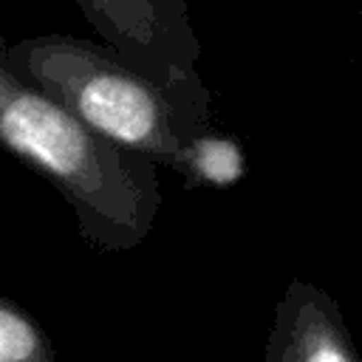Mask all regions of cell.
<instances>
[{
	"mask_svg": "<svg viewBox=\"0 0 362 362\" xmlns=\"http://www.w3.org/2000/svg\"><path fill=\"white\" fill-rule=\"evenodd\" d=\"M0 147L42 175L74 209L79 238L102 252L144 243L158 209V164L85 127L57 99L17 76L0 34Z\"/></svg>",
	"mask_w": 362,
	"mask_h": 362,
	"instance_id": "6da1fadb",
	"label": "cell"
},
{
	"mask_svg": "<svg viewBox=\"0 0 362 362\" xmlns=\"http://www.w3.org/2000/svg\"><path fill=\"white\" fill-rule=\"evenodd\" d=\"M8 65L105 141L178 170L189 139L181 113L110 45L74 34H37L8 48Z\"/></svg>",
	"mask_w": 362,
	"mask_h": 362,
	"instance_id": "7a4b0ae2",
	"label": "cell"
},
{
	"mask_svg": "<svg viewBox=\"0 0 362 362\" xmlns=\"http://www.w3.org/2000/svg\"><path fill=\"white\" fill-rule=\"evenodd\" d=\"M122 59L153 79L192 136L212 127V96L198 71L204 54L187 0H74Z\"/></svg>",
	"mask_w": 362,
	"mask_h": 362,
	"instance_id": "3957f363",
	"label": "cell"
},
{
	"mask_svg": "<svg viewBox=\"0 0 362 362\" xmlns=\"http://www.w3.org/2000/svg\"><path fill=\"white\" fill-rule=\"evenodd\" d=\"M260 362H362L339 303L294 277L272 311Z\"/></svg>",
	"mask_w": 362,
	"mask_h": 362,
	"instance_id": "277c9868",
	"label": "cell"
},
{
	"mask_svg": "<svg viewBox=\"0 0 362 362\" xmlns=\"http://www.w3.org/2000/svg\"><path fill=\"white\" fill-rule=\"evenodd\" d=\"M246 150L243 144L229 133H212L204 130L192 139H187L181 164L175 175H181L187 189H226L235 187L246 175Z\"/></svg>",
	"mask_w": 362,
	"mask_h": 362,
	"instance_id": "5b68a950",
	"label": "cell"
},
{
	"mask_svg": "<svg viewBox=\"0 0 362 362\" xmlns=\"http://www.w3.org/2000/svg\"><path fill=\"white\" fill-rule=\"evenodd\" d=\"M0 362H54L45 328L14 300L0 294Z\"/></svg>",
	"mask_w": 362,
	"mask_h": 362,
	"instance_id": "8992f818",
	"label": "cell"
},
{
	"mask_svg": "<svg viewBox=\"0 0 362 362\" xmlns=\"http://www.w3.org/2000/svg\"><path fill=\"white\" fill-rule=\"evenodd\" d=\"M359 8H362V0H359Z\"/></svg>",
	"mask_w": 362,
	"mask_h": 362,
	"instance_id": "52a82bcc",
	"label": "cell"
}]
</instances>
